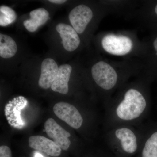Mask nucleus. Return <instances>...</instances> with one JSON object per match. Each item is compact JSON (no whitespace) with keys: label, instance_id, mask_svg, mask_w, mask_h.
Segmentation results:
<instances>
[{"label":"nucleus","instance_id":"nucleus-6","mask_svg":"<svg viewBox=\"0 0 157 157\" xmlns=\"http://www.w3.org/2000/svg\"><path fill=\"white\" fill-rule=\"evenodd\" d=\"M94 17L93 9L85 4L76 6L69 15L70 23L78 35L84 33Z\"/></svg>","mask_w":157,"mask_h":157},{"label":"nucleus","instance_id":"nucleus-12","mask_svg":"<svg viewBox=\"0 0 157 157\" xmlns=\"http://www.w3.org/2000/svg\"><path fill=\"white\" fill-rule=\"evenodd\" d=\"M73 68L69 64L60 66L56 78L51 88L53 91L67 94L69 92V82Z\"/></svg>","mask_w":157,"mask_h":157},{"label":"nucleus","instance_id":"nucleus-21","mask_svg":"<svg viewBox=\"0 0 157 157\" xmlns=\"http://www.w3.org/2000/svg\"><path fill=\"white\" fill-rule=\"evenodd\" d=\"M154 11L155 14L156 15V16H157V3L156 5L155 6Z\"/></svg>","mask_w":157,"mask_h":157},{"label":"nucleus","instance_id":"nucleus-15","mask_svg":"<svg viewBox=\"0 0 157 157\" xmlns=\"http://www.w3.org/2000/svg\"><path fill=\"white\" fill-rule=\"evenodd\" d=\"M17 50V44L10 36L0 34V56L4 59L12 58Z\"/></svg>","mask_w":157,"mask_h":157},{"label":"nucleus","instance_id":"nucleus-7","mask_svg":"<svg viewBox=\"0 0 157 157\" xmlns=\"http://www.w3.org/2000/svg\"><path fill=\"white\" fill-rule=\"evenodd\" d=\"M45 132L61 149L67 150L71 144V134L57 123L53 119L48 118L44 124Z\"/></svg>","mask_w":157,"mask_h":157},{"label":"nucleus","instance_id":"nucleus-10","mask_svg":"<svg viewBox=\"0 0 157 157\" xmlns=\"http://www.w3.org/2000/svg\"><path fill=\"white\" fill-rule=\"evenodd\" d=\"M59 68L53 59H45L41 64V74L38 82L39 87L44 90L51 88L56 78Z\"/></svg>","mask_w":157,"mask_h":157},{"label":"nucleus","instance_id":"nucleus-9","mask_svg":"<svg viewBox=\"0 0 157 157\" xmlns=\"http://www.w3.org/2000/svg\"><path fill=\"white\" fill-rule=\"evenodd\" d=\"M59 33L64 48L69 52H73L78 48L81 42L78 34L73 27L64 23H59L56 27Z\"/></svg>","mask_w":157,"mask_h":157},{"label":"nucleus","instance_id":"nucleus-17","mask_svg":"<svg viewBox=\"0 0 157 157\" xmlns=\"http://www.w3.org/2000/svg\"><path fill=\"white\" fill-rule=\"evenodd\" d=\"M0 157H12L11 150L9 147L6 145L1 146Z\"/></svg>","mask_w":157,"mask_h":157},{"label":"nucleus","instance_id":"nucleus-20","mask_svg":"<svg viewBox=\"0 0 157 157\" xmlns=\"http://www.w3.org/2000/svg\"><path fill=\"white\" fill-rule=\"evenodd\" d=\"M35 157H44L41 155V154H39V153H37L35 155Z\"/></svg>","mask_w":157,"mask_h":157},{"label":"nucleus","instance_id":"nucleus-19","mask_svg":"<svg viewBox=\"0 0 157 157\" xmlns=\"http://www.w3.org/2000/svg\"><path fill=\"white\" fill-rule=\"evenodd\" d=\"M48 2L56 4H63L67 2L66 0H49Z\"/></svg>","mask_w":157,"mask_h":157},{"label":"nucleus","instance_id":"nucleus-14","mask_svg":"<svg viewBox=\"0 0 157 157\" xmlns=\"http://www.w3.org/2000/svg\"><path fill=\"white\" fill-rule=\"evenodd\" d=\"M30 16V19L24 21L23 25L26 30L31 33L36 31L39 27L44 25L50 18L49 12L44 8H39L31 11Z\"/></svg>","mask_w":157,"mask_h":157},{"label":"nucleus","instance_id":"nucleus-2","mask_svg":"<svg viewBox=\"0 0 157 157\" xmlns=\"http://www.w3.org/2000/svg\"><path fill=\"white\" fill-rule=\"evenodd\" d=\"M143 69L142 64L136 58L120 61L103 59L92 65L90 74L104 104L123 85L133 77L140 75Z\"/></svg>","mask_w":157,"mask_h":157},{"label":"nucleus","instance_id":"nucleus-13","mask_svg":"<svg viewBox=\"0 0 157 157\" xmlns=\"http://www.w3.org/2000/svg\"><path fill=\"white\" fill-rule=\"evenodd\" d=\"M140 151V157H157V129L151 131L145 126L144 137Z\"/></svg>","mask_w":157,"mask_h":157},{"label":"nucleus","instance_id":"nucleus-18","mask_svg":"<svg viewBox=\"0 0 157 157\" xmlns=\"http://www.w3.org/2000/svg\"><path fill=\"white\" fill-rule=\"evenodd\" d=\"M151 48L153 51L154 52V55L157 57V36L153 40L151 43Z\"/></svg>","mask_w":157,"mask_h":157},{"label":"nucleus","instance_id":"nucleus-11","mask_svg":"<svg viewBox=\"0 0 157 157\" xmlns=\"http://www.w3.org/2000/svg\"><path fill=\"white\" fill-rule=\"evenodd\" d=\"M29 143L31 148L43 152L51 156H59L61 153V148L53 140L44 136H31L29 139Z\"/></svg>","mask_w":157,"mask_h":157},{"label":"nucleus","instance_id":"nucleus-8","mask_svg":"<svg viewBox=\"0 0 157 157\" xmlns=\"http://www.w3.org/2000/svg\"><path fill=\"white\" fill-rule=\"evenodd\" d=\"M27 104L24 97L19 96L9 101L5 107V115L9 123L12 126L18 127L24 124L20 116L21 110Z\"/></svg>","mask_w":157,"mask_h":157},{"label":"nucleus","instance_id":"nucleus-16","mask_svg":"<svg viewBox=\"0 0 157 157\" xmlns=\"http://www.w3.org/2000/svg\"><path fill=\"white\" fill-rule=\"evenodd\" d=\"M17 18L16 12L9 6L0 7V25L5 27L15 22Z\"/></svg>","mask_w":157,"mask_h":157},{"label":"nucleus","instance_id":"nucleus-4","mask_svg":"<svg viewBox=\"0 0 157 157\" xmlns=\"http://www.w3.org/2000/svg\"><path fill=\"white\" fill-rule=\"evenodd\" d=\"M101 45L102 50L107 55L124 59L137 58L141 41L134 31L107 32L101 37Z\"/></svg>","mask_w":157,"mask_h":157},{"label":"nucleus","instance_id":"nucleus-3","mask_svg":"<svg viewBox=\"0 0 157 157\" xmlns=\"http://www.w3.org/2000/svg\"><path fill=\"white\" fill-rule=\"evenodd\" d=\"M145 125H121L105 130L106 143L113 149L132 155L140 150L144 137Z\"/></svg>","mask_w":157,"mask_h":157},{"label":"nucleus","instance_id":"nucleus-1","mask_svg":"<svg viewBox=\"0 0 157 157\" xmlns=\"http://www.w3.org/2000/svg\"><path fill=\"white\" fill-rule=\"evenodd\" d=\"M148 76L141 73L129 80L104 104V130L121 125L143 124L149 109Z\"/></svg>","mask_w":157,"mask_h":157},{"label":"nucleus","instance_id":"nucleus-5","mask_svg":"<svg viewBox=\"0 0 157 157\" xmlns=\"http://www.w3.org/2000/svg\"><path fill=\"white\" fill-rule=\"evenodd\" d=\"M53 112L59 118L64 121L73 128H81L84 118L79 109L72 104L66 102L57 103L54 106Z\"/></svg>","mask_w":157,"mask_h":157}]
</instances>
